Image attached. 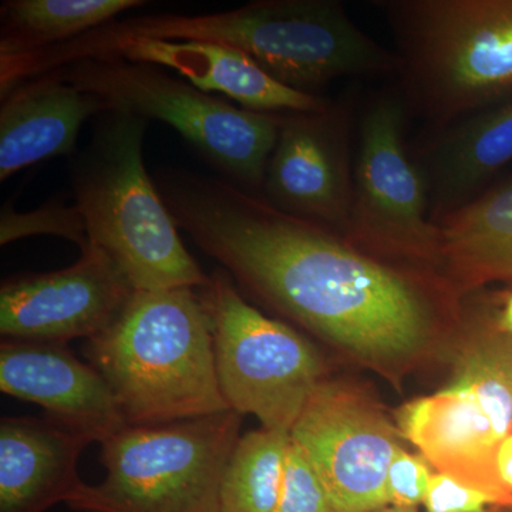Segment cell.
<instances>
[{
  "mask_svg": "<svg viewBox=\"0 0 512 512\" xmlns=\"http://www.w3.org/2000/svg\"><path fill=\"white\" fill-rule=\"evenodd\" d=\"M178 228L244 291L372 365L417 355L433 309L412 278L261 195L185 170L157 175Z\"/></svg>",
  "mask_w": 512,
  "mask_h": 512,
  "instance_id": "6da1fadb",
  "label": "cell"
},
{
  "mask_svg": "<svg viewBox=\"0 0 512 512\" xmlns=\"http://www.w3.org/2000/svg\"><path fill=\"white\" fill-rule=\"evenodd\" d=\"M84 356L110 384L128 426L229 412L210 320L194 288L137 291Z\"/></svg>",
  "mask_w": 512,
  "mask_h": 512,
  "instance_id": "7a4b0ae2",
  "label": "cell"
},
{
  "mask_svg": "<svg viewBox=\"0 0 512 512\" xmlns=\"http://www.w3.org/2000/svg\"><path fill=\"white\" fill-rule=\"evenodd\" d=\"M73 163L77 210L89 244L109 256L134 291L202 288L210 281L178 234L144 164L147 120L104 111Z\"/></svg>",
  "mask_w": 512,
  "mask_h": 512,
  "instance_id": "3957f363",
  "label": "cell"
},
{
  "mask_svg": "<svg viewBox=\"0 0 512 512\" xmlns=\"http://www.w3.org/2000/svg\"><path fill=\"white\" fill-rule=\"evenodd\" d=\"M410 100L447 126L512 96V0H390Z\"/></svg>",
  "mask_w": 512,
  "mask_h": 512,
  "instance_id": "277c9868",
  "label": "cell"
},
{
  "mask_svg": "<svg viewBox=\"0 0 512 512\" xmlns=\"http://www.w3.org/2000/svg\"><path fill=\"white\" fill-rule=\"evenodd\" d=\"M46 74L99 97L107 111L167 123L229 183L261 195L281 114L238 109L153 64L82 59Z\"/></svg>",
  "mask_w": 512,
  "mask_h": 512,
  "instance_id": "5b68a950",
  "label": "cell"
},
{
  "mask_svg": "<svg viewBox=\"0 0 512 512\" xmlns=\"http://www.w3.org/2000/svg\"><path fill=\"white\" fill-rule=\"evenodd\" d=\"M234 410L156 426H128L101 446L106 478L70 498L77 512H218L239 440Z\"/></svg>",
  "mask_w": 512,
  "mask_h": 512,
  "instance_id": "8992f818",
  "label": "cell"
},
{
  "mask_svg": "<svg viewBox=\"0 0 512 512\" xmlns=\"http://www.w3.org/2000/svg\"><path fill=\"white\" fill-rule=\"evenodd\" d=\"M198 295L210 320L218 382L231 410L254 414L266 430L291 433L323 382L318 350L245 301L224 269L211 275Z\"/></svg>",
  "mask_w": 512,
  "mask_h": 512,
  "instance_id": "52a82bcc",
  "label": "cell"
},
{
  "mask_svg": "<svg viewBox=\"0 0 512 512\" xmlns=\"http://www.w3.org/2000/svg\"><path fill=\"white\" fill-rule=\"evenodd\" d=\"M220 40L276 82L312 96L346 77L399 70L396 55L367 36L336 0H256L225 13Z\"/></svg>",
  "mask_w": 512,
  "mask_h": 512,
  "instance_id": "ba28073f",
  "label": "cell"
},
{
  "mask_svg": "<svg viewBox=\"0 0 512 512\" xmlns=\"http://www.w3.org/2000/svg\"><path fill=\"white\" fill-rule=\"evenodd\" d=\"M406 106L383 96L367 107L353 163L346 239L356 248L436 261L440 229L429 215L426 175L404 141Z\"/></svg>",
  "mask_w": 512,
  "mask_h": 512,
  "instance_id": "9c48e42d",
  "label": "cell"
},
{
  "mask_svg": "<svg viewBox=\"0 0 512 512\" xmlns=\"http://www.w3.org/2000/svg\"><path fill=\"white\" fill-rule=\"evenodd\" d=\"M315 468L333 512H372L389 505L387 471L403 436L369 397L323 380L291 431Z\"/></svg>",
  "mask_w": 512,
  "mask_h": 512,
  "instance_id": "30bf717a",
  "label": "cell"
},
{
  "mask_svg": "<svg viewBox=\"0 0 512 512\" xmlns=\"http://www.w3.org/2000/svg\"><path fill=\"white\" fill-rule=\"evenodd\" d=\"M134 292L109 256L89 244L67 268L3 281L0 333L37 342L89 340L109 328Z\"/></svg>",
  "mask_w": 512,
  "mask_h": 512,
  "instance_id": "8fae6325",
  "label": "cell"
},
{
  "mask_svg": "<svg viewBox=\"0 0 512 512\" xmlns=\"http://www.w3.org/2000/svg\"><path fill=\"white\" fill-rule=\"evenodd\" d=\"M349 154L348 119L338 107L282 113L261 197L276 210L345 238L353 188Z\"/></svg>",
  "mask_w": 512,
  "mask_h": 512,
  "instance_id": "7c38bea8",
  "label": "cell"
},
{
  "mask_svg": "<svg viewBox=\"0 0 512 512\" xmlns=\"http://www.w3.org/2000/svg\"><path fill=\"white\" fill-rule=\"evenodd\" d=\"M0 390L35 403L46 419L103 444L128 424L110 384L66 343L3 339Z\"/></svg>",
  "mask_w": 512,
  "mask_h": 512,
  "instance_id": "4fadbf2b",
  "label": "cell"
},
{
  "mask_svg": "<svg viewBox=\"0 0 512 512\" xmlns=\"http://www.w3.org/2000/svg\"><path fill=\"white\" fill-rule=\"evenodd\" d=\"M396 420L403 439L419 448L437 473L481 491L494 505L512 507L511 491L498 474L501 441L473 394L447 387L403 404Z\"/></svg>",
  "mask_w": 512,
  "mask_h": 512,
  "instance_id": "5bb4252c",
  "label": "cell"
},
{
  "mask_svg": "<svg viewBox=\"0 0 512 512\" xmlns=\"http://www.w3.org/2000/svg\"><path fill=\"white\" fill-rule=\"evenodd\" d=\"M90 59H123L167 67L201 92L222 93L238 101L242 109L258 113H318L332 107L323 97L296 92L276 82L245 53L217 43L126 40Z\"/></svg>",
  "mask_w": 512,
  "mask_h": 512,
  "instance_id": "9a60e30c",
  "label": "cell"
},
{
  "mask_svg": "<svg viewBox=\"0 0 512 512\" xmlns=\"http://www.w3.org/2000/svg\"><path fill=\"white\" fill-rule=\"evenodd\" d=\"M106 104L53 74L33 77L2 94L0 181L46 160L76 150L80 128Z\"/></svg>",
  "mask_w": 512,
  "mask_h": 512,
  "instance_id": "2e32d148",
  "label": "cell"
},
{
  "mask_svg": "<svg viewBox=\"0 0 512 512\" xmlns=\"http://www.w3.org/2000/svg\"><path fill=\"white\" fill-rule=\"evenodd\" d=\"M83 434L49 419L0 421V512H46L84 484L77 463L92 444Z\"/></svg>",
  "mask_w": 512,
  "mask_h": 512,
  "instance_id": "e0dca14e",
  "label": "cell"
},
{
  "mask_svg": "<svg viewBox=\"0 0 512 512\" xmlns=\"http://www.w3.org/2000/svg\"><path fill=\"white\" fill-rule=\"evenodd\" d=\"M512 161V100L454 124L430 148L431 220L474 200L498 171Z\"/></svg>",
  "mask_w": 512,
  "mask_h": 512,
  "instance_id": "ac0fdd59",
  "label": "cell"
},
{
  "mask_svg": "<svg viewBox=\"0 0 512 512\" xmlns=\"http://www.w3.org/2000/svg\"><path fill=\"white\" fill-rule=\"evenodd\" d=\"M440 256L458 291L493 281L512 284V180L439 222Z\"/></svg>",
  "mask_w": 512,
  "mask_h": 512,
  "instance_id": "d6986e66",
  "label": "cell"
},
{
  "mask_svg": "<svg viewBox=\"0 0 512 512\" xmlns=\"http://www.w3.org/2000/svg\"><path fill=\"white\" fill-rule=\"evenodd\" d=\"M143 5L141 0H8L0 8V57L63 45Z\"/></svg>",
  "mask_w": 512,
  "mask_h": 512,
  "instance_id": "ffe728a7",
  "label": "cell"
},
{
  "mask_svg": "<svg viewBox=\"0 0 512 512\" xmlns=\"http://www.w3.org/2000/svg\"><path fill=\"white\" fill-rule=\"evenodd\" d=\"M289 443L288 431L262 429L239 437L222 476L218 512H274Z\"/></svg>",
  "mask_w": 512,
  "mask_h": 512,
  "instance_id": "44dd1931",
  "label": "cell"
},
{
  "mask_svg": "<svg viewBox=\"0 0 512 512\" xmlns=\"http://www.w3.org/2000/svg\"><path fill=\"white\" fill-rule=\"evenodd\" d=\"M448 387L473 394L503 441L512 433V335L497 322L474 330L461 345Z\"/></svg>",
  "mask_w": 512,
  "mask_h": 512,
  "instance_id": "7402d4cb",
  "label": "cell"
},
{
  "mask_svg": "<svg viewBox=\"0 0 512 512\" xmlns=\"http://www.w3.org/2000/svg\"><path fill=\"white\" fill-rule=\"evenodd\" d=\"M32 235H57L76 242L80 249L89 245L86 225L76 205L67 207L60 202H50L28 214H19L12 205H5L0 220V244Z\"/></svg>",
  "mask_w": 512,
  "mask_h": 512,
  "instance_id": "603a6c76",
  "label": "cell"
},
{
  "mask_svg": "<svg viewBox=\"0 0 512 512\" xmlns=\"http://www.w3.org/2000/svg\"><path fill=\"white\" fill-rule=\"evenodd\" d=\"M274 512H333L329 495L315 468L292 439L286 453L281 494Z\"/></svg>",
  "mask_w": 512,
  "mask_h": 512,
  "instance_id": "cb8c5ba5",
  "label": "cell"
},
{
  "mask_svg": "<svg viewBox=\"0 0 512 512\" xmlns=\"http://www.w3.org/2000/svg\"><path fill=\"white\" fill-rule=\"evenodd\" d=\"M433 471L423 456H414L404 448L394 456L387 471L386 490L389 505L417 510L423 504Z\"/></svg>",
  "mask_w": 512,
  "mask_h": 512,
  "instance_id": "d4e9b609",
  "label": "cell"
},
{
  "mask_svg": "<svg viewBox=\"0 0 512 512\" xmlns=\"http://www.w3.org/2000/svg\"><path fill=\"white\" fill-rule=\"evenodd\" d=\"M426 512H485L494 505L488 495L436 473L423 501Z\"/></svg>",
  "mask_w": 512,
  "mask_h": 512,
  "instance_id": "484cf974",
  "label": "cell"
},
{
  "mask_svg": "<svg viewBox=\"0 0 512 512\" xmlns=\"http://www.w3.org/2000/svg\"><path fill=\"white\" fill-rule=\"evenodd\" d=\"M497 468L501 481L512 494V433L508 434L498 447Z\"/></svg>",
  "mask_w": 512,
  "mask_h": 512,
  "instance_id": "4316f807",
  "label": "cell"
},
{
  "mask_svg": "<svg viewBox=\"0 0 512 512\" xmlns=\"http://www.w3.org/2000/svg\"><path fill=\"white\" fill-rule=\"evenodd\" d=\"M498 328L512 335V293L505 298L503 309L497 319Z\"/></svg>",
  "mask_w": 512,
  "mask_h": 512,
  "instance_id": "83f0119b",
  "label": "cell"
},
{
  "mask_svg": "<svg viewBox=\"0 0 512 512\" xmlns=\"http://www.w3.org/2000/svg\"><path fill=\"white\" fill-rule=\"evenodd\" d=\"M372 512H419V510H410V508H397L393 505H387V507L380 508V510Z\"/></svg>",
  "mask_w": 512,
  "mask_h": 512,
  "instance_id": "f1b7e54d",
  "label": "cell"
},
{
  "mask_svg": "<svg viewBox=\"0 0 512 512\" xmlns=\"http://www.w3.org/2000/svg\"><path fill=\"white\" fill-rule=\"evenodd\" d=\"M485 512H512V507H503V505H491Z\"/></svg>",
  "mask_w": 512,
  "mask_h": 512,
  "instance_id": "f546056e",
  "label": "cell"
}]
</instances>
